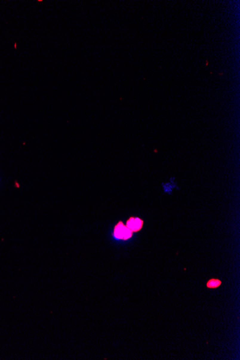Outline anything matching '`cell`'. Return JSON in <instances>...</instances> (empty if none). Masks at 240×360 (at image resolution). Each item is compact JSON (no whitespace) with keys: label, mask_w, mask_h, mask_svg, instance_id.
Returning <instances> with one entry per match:
<instances>
[{"label":"cell","mask_w":240,"mask_h":360,"mask_svg":"<svg viewBox=\"0 0 240 360\" xmlns=\"http://www.w3.org/2000/svg\"><path fill=\"white\" fill-rule=\"evenodd\" d=\"M132 235V232L126 226L123 224L121 222H119L114 229V236L117 239H127L130 238Z\"/></svg>","instance_id":"6da1fadb"},{"label":"cell","mask_w":240,"mask_h":360,"mask_svg":"<svg viewBox=\"0 0 240 360\" xmlns=\"http://www.w3.org/2000/svg\"><path fill=\"white\" fill-rule=\"evenodd\" d=\"M143 221L138 218H131L127 223L126 227L132 232H137L142 228Z\"/></svg>","instance_id":"7a4b0ae2"},{"label":"cell","mask_w":240,"mask_h":360,"mask_svg":"<svg viewBox=\"0 0 240 360\" xmlns=\"http://www.w3.org/2000/svg\"><path fill=\"white\" fill-rule=\"evenodd\" d=\"M220 285H221V281L219 280H216V279H212V280H210L207 283V287H210V288H214V287H217L219 286Z\"/></svg>","instance_id":"3957f363"}]
</instances>
